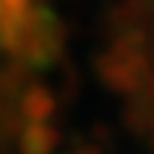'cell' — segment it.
Segmentation results:
<instances>
[{
	"instance_id": "6da1fadb",
	"label": "cell",
	"mask_w": 154,
	"mask_h": 154,
	"mask_svg": "<svg viewBox=\"0 0 154 154\" xmlns=\"http://www.w3.org/2000/svg\"><path fill=\"white\" fill-rule=\"evenodd\" d=\"M107 71L139 134L154 145V0L116 3Z\"/></svg>"
}]
</instances>
